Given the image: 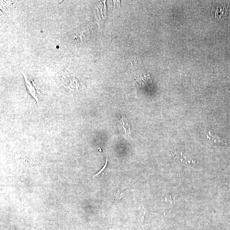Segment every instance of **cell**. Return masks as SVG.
Returning <instances> with one entry per match:
<instances>
[{
	"mask_svg": "<svg viewBox=\"0 0 230 230\" xmlns=\"http://www.w3.org/2000/svg\"><path fill=\"white\" fill-rule=\"evenodd\" d=\"M22 75L24 76V79H25V84H26V87L28 92L35 100L38 106L39 105L40 99L39 98V92H38L37 89L36 87V84H35L33 80H30L29 78L27 77V75L24 73H22Z\"/></svg>",
	"mask_w": 230,
	"mask_h": 230,
	"instance_id": "6da1fadb",
	"label": "cell"
},
{
	"mask_svg": "<svg viewBox=\"0 0 230 230\" xmlns=\"http://www.w3.org/2000/svg\"><path fill=\"white\" fill-rule=\"evenodd\" d=\"M107 162H108V153H107H107L106 161V162H105V165L103 166V167H102V168L101 170V171H100V172H98L97 174H96L95 175V176H98V175H100V174H101V173H102V172L103 171H104V170L107 167Z\"/></svg>",
	"mask_w": 230,
	"mask_h": 230,
	"instance_id": "277c9868",
	"label": "cell"
},
{
	"mask_svg": "<svg viewBox=\"0 0 230 230\" xmlns=\"http://www.w3.org/2000/svg\"><path fill=\"white\" fill-rule=\"evenodd\" d=\"M152 83V80L149 75L141 76L140 78L136 79L135 84L138 89L145 88L146 86H149Z\"/></svg>",
	"mask_w": 230,
	"mask_h": 230,
	"instance_id": "7a4b0ae2",
	"label": "cell"
},
{
	"mask_svg": "<svg viewBox=\"0 0 230 230\" xmlns=\"http://www.w3.org/2000/svg\"><path fill=\"white\" fill-rule=\"evenodd\" d=\"M122 123H123V127L124 130V133H125V136H128L129 133L130 132V129L129 128L127 123L124 122V120H122Z\"/></svg>",
	"mask_w": 230,
	"mask_h": 230,
	"instance_id": "3957f363",
	"label": "cell"
}]
</instances>
